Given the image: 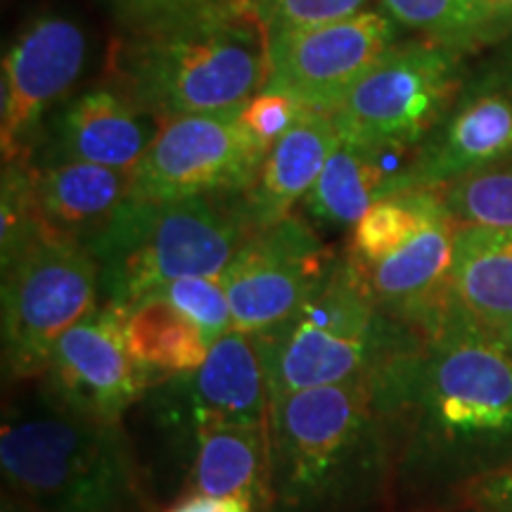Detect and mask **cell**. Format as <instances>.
Returning a JSON list of instances; mask_svg holds the SVG:
<instances>
[{"label": "cell", "instance_id": "obj_1", "mask_svg": "<svg viewBox=\"0 0 512 512\" xmlns=\"http://www.w3.org/2000/svg\"><path fill=\"white\" fill-rule=\"evenodd\" d=\"M366 382L394 444L396 510L446 508L512 465V349L456 299Z\"/></svg>", "mask_w": 512, "mask_h": 512}, {"label": "cell", "instance_id": "obj_2", "mask_svg": "<svg viewBox=\"0 0 512 512\" xmlns=\"http://www.w3.org/2000/svg\"><path fill=\"white\" fill-rule=\"evenodd\" d=\"M266 512H396L394 444L366 380L268 403Z\"/></svg>", "mask_w": 512, "mask_h": 512}, {"label": "cell", "instance_id": "obj_3", "mask_svg": "<svg viewBox=\"0 0 512 512\" xmlns=\"http://www.w3.org/2000/svg\"><path fill=\"white\" fill-rule=\"evenodd\" d=\"M19 387L0 427L3 501L27 512H159L124 422L76 411L41 380Z\"/></svg>", "mask_w": 512, "mask_h": 512}, {"label": "cell", "instance_id": "obj_4", "mask_svg": "<svg viewBox=\"0 0 512 512\" xmlns=\"http://www.w3.org/2000/svg\"><path fill=\"white\" fill-rule=\"evenodd\" d=\"M266 72L268 36L252 12L121 34L110 55L112 86L162 124L247 105Z\"/></svg>", "mask_w": 512, "mask_h": 512}, {"label": "cell", "instance_id": "obj_5", "mask_svg": "<svg viewBox=\"0 0 512 512\" xmlns=\"http://www.w3.org/2000/svg\"><path fill=\"white\" fill-rule=\"evenodd\" d=\"M266 377L268 403L304 389L370 380L418 347L422 332L387 316L339 252L332 273L297 313L249 335Z\"/></svg>", "mask_w": 512, "mask_h": 512}, {"label": "cell", "instance_id": "obj_6", "mask_svg": "<svg viewBox=\"0 0 512 512\" xmlns=\"http://www.w3.org/2000/svg\"><path fill=\"white\" fill-rule=\"evenodd\" d=\"M254 230L238 197H128L88 242L100 268L102 302L133 306L183 278H221Z\"/></svg>", "mask_w": 512, "mask_h": 512}, {"label": "cell", "instance_id": "obj_7", "mask_svg": "<svg viewBox=\"0 0 512 512\" xmlns=\"http://www.w3.org/2000/svg\"><path fill=\"white\" fill-rule=\"evenodd\" d=\"M131 415L145 427L150 446L140 465L150 491L159 470L169 472V501H178L204 434L219 427L268 425L266 377L254 339L230 330L200 368L152 384Z\"/></svg>", "mask_w": 512, "mask_h": 512}, {"label": "cell", "instance_id": "obj_8", "mask_svg": "<svg viewBox=\"0 0 512 512\" xmlns=\"http://www.w3.org/2000/svg\"><path fill=\"white\" fill-rule=\"evenodd\" d=\"M465 69L460 50L401 38L330 114L339 138L373 155L411 159L444 119Z\"/></svg>", "mask_w": 512, "mask_h": 512}, {"label": "cell", "instance_id": "obj_9", "mask_svg": "<svg viewBox=\"0 0 512 512\" xmlns=\"http://www.w3.org/2000/svg\"><path fill=\"white\" fill-rule=\"evenodd\" d=\"M100 268L88 245L41 233L3 268V375H46L60 337L100 306Z\"/></svg>", "mask_w": 512, "mask_h": 512}, {"label": "cell", "instance_id": "obj_10", "mask_svg": "<svg viewBox=\"0 0 512 512\" xmlns=\"http://www.w3.org/2000/svg\"><path fill=\"white\" fill-rule=\"evenodd\" d=\"M467 64L456 98L392 181V192L446 188L512 155V27Z\"/></svg>", "mask_w": 512, "mask_h": 512}, {"label": "cell", "instance_id": "obj_11", "mask_svg": "<svg viewBox=\"0 0 512 512\" xmlns=\"http://www.w3.org/2000/svg\"><path fill=\"white\" fill-rule=\"evenodd\" d=\"M245 105L164 121L133 171L136 200L240 197L259 174L268 150L245 124Z\"/></svg>", "mask_w": 512, "mask_h": 512}, {"label": "cell", "instance_id": "obj_12", "mask_svg": "<svg viewBox=\"0 0 512 512\" xmlns=\"http://www.w3.org/2000/svg\"><path fill=\"white\" fill-rule=\"evenodd\" d=\"M401 27L382 8L335 22L268 34V72L261 91L280 93L311 112L332 114L384 55Z\"/></svg>", "mask_w": 512, "mask_h": 512}, {"label": "cell", "instance_id": "obj_13", "mask_svg": "<svg viewBox=\"0 0 512 512\" xmlns=\"http://www.w3.org/2000/svg\"><path fill=\"white\" fill-rule=\"evenodd\" d=\"M337 259V249L299 211L254 230L221 275L233 330L259 335L283 323L328 280Z\"/></svg>", "mask_w": 512, "mask_h": 512}, {"label": "cell", "instance_id": "obj_14", "mask_svg": "<svg viewBox=\"0 0 512 512\" xmlns=\"http://www.w3.org/2000/svg\"><path fill=\"white\" fill-rule=\"evenodd\" d=\"M86 57V31L60 12H43L17 31L0 79L3 164H31L50 114L72 95Z\"/></svg>", "mask_w": 512, "mask_h": 512}, {"label": "cell", "instance_id": "obj_15", "mask_svg": "<svg viewBox=\"0 0 512 512\" xmlns=\"http://www.w3.org/2000/svg\"><path fill=\"white\" fill-rule=\"evenodd\" d=\"M57 399L107 422H124L155 384L126 342V309L100 302L57 342L46 375Z\"/></svg>", "mask_w": 512, "mask_h": 512}, {"label": "cell", "instance_id": "obj_16", "mask_svg": "<svg viewBox=\"0 0 512 512\" xmlns=\"http://www.w3.org/2000/svg\"><path fill=\"white\" fill-rule=\"evenodd\" d=\"M162 121L133 105L112 83L72 93L50 114L31 164H100L136 171Z\"/></svg>", "mask_w": 512, "mask_h": 512}, {"label": "cell", "instance_id": "obj_17", "mask_svg": "<svg viewBox=\"0 0 512 512\" xmlns=\"http://www.w3.org/2000/svg\"><path fill=\"white\" fill-rule=\"evenodd\" d=\"M458 223L444 211L411 242L373 264L351 266L373 302L401 323L425 335L451 304V264ZM347 254V252H344Z\"/></svg>", "mask_w": 512, "mask_h": 512}, {"label": "cell", "instance_id": "obj_18", "mask_svg": "<svg viewBox=\"0 0 512 512\" xmlns=\"http://www.w3.org/2000/svg\"><path fill=\"white\" fill-rule=\"evenodd\" d=\"M133 190V171L100 164H31V200L41 230L88 245Z\"/></svg>", "mask_w": 512, "mask_h": 512}, {"label": "cell", "instance_id": "obj_19", "mask_svg": "<svg viewBox=\"0 0 512 512\" xmlns=\"http://www.w3.org/2000/svg\"><path fill=\"white\" fill-rule=\"evenodd\" d=\"M337 140L339 133L330 114L309 110L268 150L252 185L238 197L252 230L273 226L294 214V207L316 185Z\"/></svg>", "mask_w": 512, "mask_h": 512}, {"label": "cell", "instance_id": "obj_20", "mask_svg": "<svg viewBox=\"0 0 512 512\" xmlns=\"http://www.w3.org/2000/svg\"><path fill=\"white\" fill-rule=\"evenodd\" d=\"M451 294L486 328L512 325V228L458 226Z\"/></svg>", "mask_w": 512, "mask_h": 512}, {"label": "cell", "instance_id": "obj_21", "mask_svg": "<svg viewBox=\"0 0 512 512\" xmlns=\"http://www.w3.org/2000/svg\"><path fill=\"white\" fill-rule=\"evenodd\" d=\"M401 166L339 138L318 181L299 204V214L318 230H347L389 195Z\"/></svg>", "mask_w": 512, "mask_h": 512}, {"label": "cell", "instance_id": "obj_22", "mask_svg": "<svg viewBox=\"0 0 512 512\" xmlns=\"http://www.w3.org/2000/svg\"><path fill=\"white\" fill-rule=\"evenodd\" d=\"M240 496L266 512L268 425L219 427L197 444L183 496Z\"/></svg>", "mask_w": 512, "mask_h": 512}, {"label": "cell", "instance_id": "obj_23", "mask_svg": "<svg viewBox=\"0 0 512 512\" xmlns=\"http://www.w3.org/2000/svg\"><path fill=\"white\" fill-rule=\"evenodd\" d=\"M126 342L133 358L155 382L200 368L214 347L200 325L159 294L128 306Z\"/></svg>", "mask_w": 512, "mask_h": 512}, {"label": "cell", "instance_id": "obj_24", "mask_svg": "<svg viewBox=\"0 0 512 512\" xmlns=\"http://www.w3.org/2000/svg\"><path fill=\"white\" fill-rule=\"evenodd\" d=\"M401 29L467 57L482 53L512 27V8L486 0H375Z\"/></svg>", "mask_w": 512, "mask_h": 512}, {"label": "cell", "instance_id": "obj_25", "mask_svg": "<svg viewBox=\"0 0 512 512\" xmlns=\"http://www.w3.org/2000/svg\"><path fill=\"white\" fill-rule=\"evenodd\" d=\"M446 200L441 188H415L392 192L377 200L351 228L347 252L356 264H373L406 242H411L427 223L444 214Z\"/></svg>", "mask_w": 512, "mask_h": 512}, {"label": "cell", "instance_id": "obj_26", "mask_svg": "<svg viewBox=\"0 0 512 512\" xmlns=\"http://www.w3.org/2000/svg\"><path fill=\"white\" fill-rule=\"evenodd\" d=\"M441 190L458 226L512 228V155L460 176Z\"/></svg>", "mask_w": 512, "mask_h": 512}, {"label": "cell", "instance_id": "obj_27", "mask_svg": "<svg viewBox=\"0 0 512 512\" xmlns=\"http://www.w3.org/2000/svg\"><path fill=\"white\" fill-rule=\"evenodd\" d=\"M121 34H150L202 22V19L252 12L249 0H98Z\"/></svg>", "mask_w": 512, "mask_h": 512}, {"label": "cell", "instance_id": "obj_28", "mask_svg": "<svg viewBox=\"0 0 512 512\" xmlns=\"http://www.w3.org/2000/svg\"><path fill=\"white\" fill-rule=\"evenodd\" d=\"M31 200V164H3L0 192V264L10 266L41 235Z\"/></svg>", "mask_w": 512, "mask_h": 512}, {"label": "cell", "instance_id": "obj_29", "mask_svg": "<svg viewBox=\"0 0 512 512\" xmlns=\"http://www.w3.org/2000/svg\"><path fill=\"white\" fill-rule=\"evenodd\" d=\"M181 309L192 323L200 325L211 344L233 330L228 294L221 278H183L152 292ZM150 297V294H147Z\"/></svg>", "mask_w": 512, "mask_h": 512}, {"label": "cell", "instance_id": "obj_30", "mask_svg": "<svg viewBox=\"0 0 512 512\" xmlns=\"http://www.w3.org/2000/svg\"><path fill=\"white\" fill-rule=\"evenodd\" d=\"M373 0H249L252 15L268 34L335 22L368 10Z\"/></svg>", "mask_w": 512, "mask_h": 512}, {"label": "cell", "instance_id": "obj_31", "mask_svg": "<svg viewBox=\"0 0 512 512\" xmlns=\"http://www.w3.org/2000/svg\"><path fill=\"white\" fill-rule=\"evenodd\" d=\"M306 112H309L306 107L294 102L292 98H287V95L261 91L247 102L242 117H245V124L252 131V136L266 150H271L290 128L302 121Z\"/></svg>", "mask_w": 512, "mask_h": 512}, {"label": "cell", "instance_id": "obj_32", "mask_svg": "<svg viewBox=\"0 0 512 512\" xmlns=\"http://www.w3.org/2000/svg\"><path fill=\"white\" fill-rule=\"evenodd\" d=\"M451 505H467L482 512H512V465L465 486Z\"/></svg>", "mask_w": 512, "mask_h": 512}, {"label": "cell", "instance_id": "obj_33", "mask_svg": "<svg viewBox=\"0 0 512 512\" xmlns=\"http://www.w3.org/2000/svg\"><path fill=\"white\" fill-rule=\"evenodd\" d=\"M164 512H259L256 505L240 496H183Z\"/></svg>", "mask_w": 512, "mask_h": 512}, {"label": "cell", "instance_id": "obj_34", "mask_svg": "<svg viewBox=\"0 0 512 512\" xmlns=\"http://www.w3.org/2000/svg\"><path fill=\"white\" fill-rule=\"evenodd\" d=\"M422 512H482V510L467 508V505H446V508H434V510H422Z\"/></svg>", "mask_w": 512, "mask_h": 512}, {"label": "cell", "instance_id": "obj_35", "mask_svg": "<svg viewBox=\"0 0 512 512\" xmlns=\"http://www.w3.org/2000/svg\"><path fill=\"white\" fill-rule=\"evenodd\" d=\"M501 337L505 339V344H508V347L512 349V325H508V328L501 330Z\"/></svg>", "mask_w": 512, "mask_h": 512}, {"label": "cell", "instance_id": "obj_36", "mask_svg": "<svg viewBox=\"0 0 512 512\" xmlns=\"http://www.w3.org/2000/svg\"><path fill=\"white\" fill-rule=\"evenodd\" d=\"M3 512H27V510L17 508V505H12L10 501H3Z\"/></svg>", "mask_w": 512, "mask_h": 512}, {"label": "cell", "instance_id": "obj_37", "mask_svg": "<svg viewBox=\"0 0 512 512\" xmlns=\"http://www.w3.org/2000/svg\"><path fill=\"white\" fill-rule=\"evenodd\" d=\"M486 3H496V5H503L501 0H486ZM505 8H508V5H505Z\"/></svg>", "mask_w": 512, "mask_h": 512}, {"label": "cell", "instance_id": "obj_38", "mask_svg": "<svg viewBox=\"0 0 512 512\" xmlns=\"http://www.w3.org/2000/svg\"><path fill=\"white\" fill-rule=\"evenodd\" d=\"M503 5H508V8H512V0H501Z\"/></svg>", "mask_w": 512, "mask_h": 512}]
</instances>
